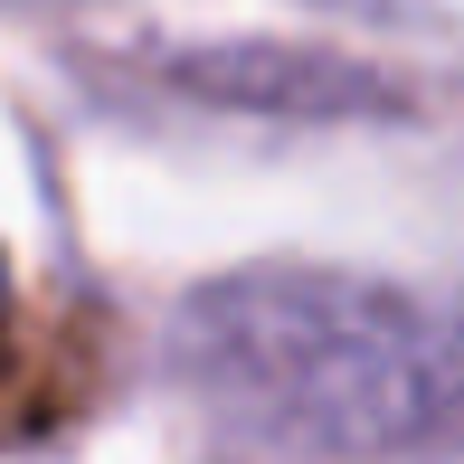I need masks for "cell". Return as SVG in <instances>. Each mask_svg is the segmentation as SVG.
Returning <instances> with one entry per match:
<instances>
[{"label":"cell","instance_id":"cell-2","mask_svg":"<svg viewBox=\"0 0 464 464\" xmlns=\"http://www.w3.org/2000/svg\"><path fill=\"white\" fill-rule=\"evenodd\" d=\"M0 323H10V266H0Z\"/></svg>","mask_w":464,"mask_h":464},{"label":"cell","instance_id":"cell-1","mask_svg":"<svg viewBox=\"0 0 464 464\" xmlns=\"http://www.w3.org/2000/svg\"><path fill=\"white\" fill-rule=\"evenodd\" d=\"M171 361L246 446H446L464 436V313L398 285L256 266L189 294Z\"/></svg>","mask_w":464,"mask_h":464}]
</instances>
